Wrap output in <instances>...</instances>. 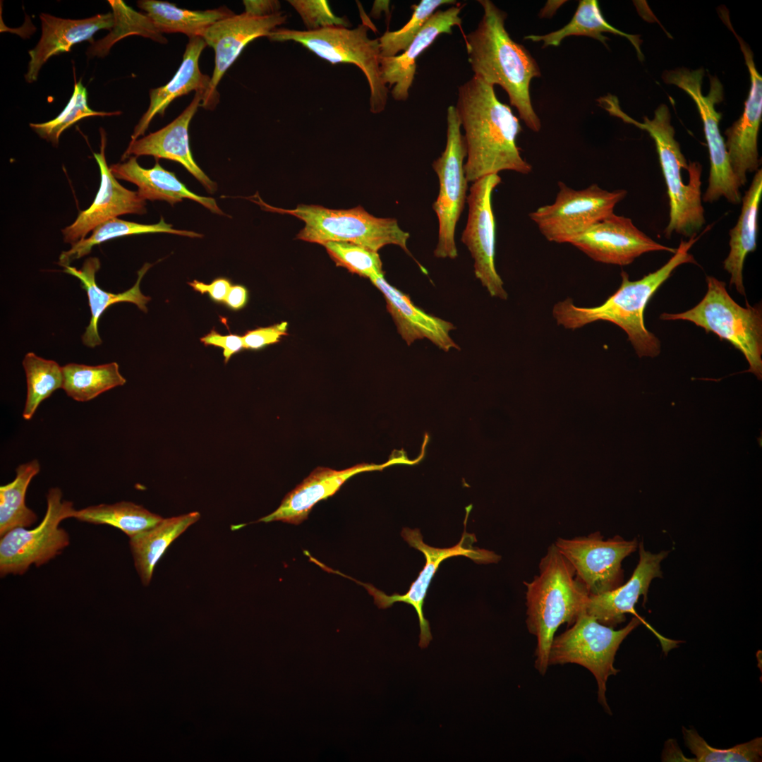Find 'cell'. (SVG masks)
I'll return each instance as SVG.
<instances>
[{
  "label": "cell",
  "instance_id": "cell-1",
  "mask_svg": "<svg viewBox=\"0 0 762 762\" xmlns=\"http://www.w3.org/2000/svg\"><path fill=\"white\" fill-rule=\"evenodd\" d=\"M455 108L465 131L468 181L502 171H531L516 145L521 131L519 119L498 99L493 85L473 75L459 87Z\"/></svg>",
  "mask_w": 762,
  "mask_h": 762
},
{
  "label": "cell",
  "instance_id": "cell-2",
  "mask_svg": "<svg viewBox=\"0 0 762 762\" xmlns=\"http://www.w3.org/2000/svg\"><path fill=\"white\" fill-rule=\"evenodd\" d=\"M478 1L483 16L477 28L464 35L473 75L502 87L527 127L538 132L541 123L532 106L529 89L531 80L541 75L539 66L526 47L507 32V13L490 0Z\"/></svg>",
  "mask_w": 762,
  "mask_h": 762
},
{
  "label": "cell",
  "instance_id": "cell-3",
  "mask_svg": "<svg viewBox=\"0 0 762 762\" xmlns=\"http://www.w3.org/2000/svg\"><path fill=\"white\" fill-rule=\"evenodd\" d=\"M698 238L699 236H694L688 241L682 240L675 253L663 266L639 280H630L629 274L622 271L619 287L599 306H577L569 298L557 303L553 306L552 315L557 325L576 329L597 321L612 322L627 333L639 357L658 356L660 342L646 329L644 310L654 293L677 267L685 263L696 264L689 250Z\"/></svg>",
  "mask_w": 762,
  "mask_h": 762
},
{
  "label": "cell",
  "instance_id": "cell-4",
  "mask_svg": "<svg viewBox=\"0 0 762 762\" xmlns=\"http://www.w3.org/2000/svg\"><path fill=\"white\" fill-rule=\"evenodd\" d=\"M539 573L526 588V626L537 640L535 667L544 675L550 646L558 627L572 624L586 610L589 593L569 561L554 543L538 565Z\"/></svg>",
  "mask_w": 762,
  "mask_h": 762
},
{
  "label": "cell",
  "instance_id": "cell-5",
  "mask_svg": "<svg viewBox=\"0 0 762 762\" xmlns=\"http://www.w3.org/2000/svg\"><path fill=\"white\" fill-rule=\"evenodd\" d=\"M620 119L647 131L655 142L669 198V222L665 236L670 238L673 233L689 238L697 236L706 222L701 190L702 167L698 162L687 164L675 138L668 107L660 104L653 119L645 116L643 122L625 113Z\"/></svg>",
  "mask_w": 762,
  "mask_h": 762
},
{
  "label": "cell",
  "instance_id": "cell-6",
  "mask_svg": "<svg viewBox=\"0 0 762 762\" xmlns=\"http://www.w3.org/2000/svg\"><path fill=\"white\" fill-rule=\"evenodd\" d=\"M641 623L658 639L665 654L677 646L678 641L662 636L643 618L634 617L624 628L615 630L599 623L584 610L569 629L554 636L548 665L576 663L591 671L597 681L598 702L612 714L605 696L606 682L610 675L619 672L613 664L621 643Z\"/></svg>",
  "mask_w": 762,
  "mask_h": 762
},
{
  "label": "cell",
  "instance_id": "cell-7",
  "mask_svg": "<svg viewBox=\"0 0 762 762\" xmlns=\"http://www.w3.org/2000/svg\"><path fill=\"white\" fill-rule=\"evenodd\" d=\"M252 200L263 210L294 216L305 223L296 238L320 245L329 241L348 242L378 252L387 245H397L408 255L410 237L394 218L376 217L363 207L332 210L320 205H299L286 210L265 203L259 195Z\"/></svg>",
  "mask_w": 762,
  "mask_h": 762
},
{
  "label": "cell",
  "instance_id": "cell-8",
  "mask_svg": "<svg viewBox=\"0 0 762 762\" xmlns=\"http://www.w3.org/2000/svg\"><path fill=\"white\" fill-rule=\"evenodd\" d=\"M707 292L691 309L679 313H664L663 320H687L730 341L745 356L749 369L762 378V311L758 305L744 308L729 295L725 283L707 276Z\"/></svg>",
  "mask_w": 762,
  "mask_h": 762
},
{
  "label": "cell",
  "instance_id": "cell-9",
  "mask_svg": "<svg viewBox=\"0 0 762 762\" xmlns=\"http://www.w3.org/2000/svg\"><path fill=\"white\" fill-rule=\"evenodd\" d=\"M368 29L365 23L353 29L343 26L306 31L276 28L267 37L275 42H298L332 64L349 63L357 66L370 86V110L378 114L385 109L389 90L381 78L379 38H369Z\"/></svg>",
  "mask_w": 762,
  "mask_h": 762
},
{
  "label": "cell",
  "instance_id": "cell-10",
  "mask_svg": "<svg viewBox=\"0 0 762 762\" xmlns=\"http://www.w3.org/2000/svg\"><path fill=\"white\" fill-rule=\"evenodd\" d=\"M703 76V68L696 70L678 68L665 71L663 79L665 83L681 88L691 97L702 119L710 158L708 187L702 200L713 202L724 198L730 203L739 204L742 198L740 186L731 169L725 140L719 127L722 114L715 107L723 99L722 85L716 76L710 75V90L704 95L702 92Z\"/></svg>",
  "mask_w": 762,
  "mask_h": 762
},
{
  "label": "cell",
  "instance_id": "cell-11",
  "mask_svg": "<svg viewBox=\"0 0 762 762\" xmlns=\"http://www.w3.org/2000/svg\"><path fill=\"white\" fill-rule=\"evenodd\" d=\"M75 511L72 502L62 500L59 488H50L46 513L39 525L32 529L16 528L1 536V576L23 574L31 564L40 567L59 555L70 543L60 523L73 518Z\"/></svg>",
  "mask_w": 762,
  "mask_h": 762
},
{
  "label": "cell",
  "instance_id": "cell-12",
  "mask_svg": "<svg viewBox=\"0 0 762 762\" xmlns=\"http://www.w3.org/2000/svg\"><path fill=\"white\" fill-rule=\"evenodd\" d=\"M555 201L529 214L542 235L550 242L571 243L593 224L614 213L627 195L623 189L612 191L593 183L575 190L562 181Z\"/></svg>",
  "mask_w": 762,
  "mask_h": 762
},
{
  "label": "cell",
  "instance_id": "cell-13",
  "mask_svg": "<svg viewBox=\"0 0 762 762\" xmlns=\"http://www.w3.org/2000/svg\"><path fill=\"white\" fill-rule=\"evenodd\" d=\"M447 123L445 148L433 163L440 186L437 199L433 205L439 224L434 255L437 258L455 259L458 256L455 229L467 198L468 181L464 164L466 146L461 133V122L453 105L447 108Z\"/></svg>",
  "mask_w": 762,
  "mask_h": 762
},
{
  "label": "cell",
  "instance_id": "cell-14",
  "mask_svg": "<svg viewBox=\"0 0 762 762\" xmlns=\"http://www.w3.org/2000/svg\"><path fill=\"white\" fill-rule=\"evenodd\" d=\"M401 535L411 547L421 552L425 559V566L419 572L416 579L411 583L406 593L401 595L395 593L388 595L370 583L358 581L337 570H334L333 572L363 586L373 597L374 603L378 608L386 609L397 602L411 605L418 618L420 627L418 645L421 648H424L429 645L433 637L430 623L424 616L423 605L428 590L441 563L448 558L456 556L466 557L478 564L497 563L500 560L501 557L492 551L473 546V543L476 542V538L474 533L466 532V520L464 531L460 541L450 548H440L425 544L419 529L412 530L409 528H404Z\"/></svg>",
  "mask_w": 762,
  "mask_h": 762
},
{
  "label": "cell",
  "instance_id": "cell-15",
  "mask_svg": "<svg viewBox=\"0 0 762 762\" xmlns=\"http://www.w3.org/2000/svg\"><path fill=\"white\" fill-rule=\"evenodd\" d=\"M554 544L572 564L589 595L603 593L622 585V562L639 545L636 538L627 540L619 536L604 540L599 531L572 538H557Z\"/></svg>",
  "mask_w": 762,
  "mask_h": 762
},
{
  "label": "cell",
  "instance_id": "cell-16",
  "mask_svg": "<svg viewBox=\"0 0 762 762\" xmlns=\"http://www.w3.org/2000/svg\"><path fill=\"white\" fill-rule=\"evenodd\" d=\"M501 181L498 174H490L471 185L461 242L471 253L476 277L491 296L506 300L508 294L495 265V222L492 207V192Z\"/></svg>",
  "mask_w": 762,
  "mask_h": 762
},
{
  "label": "cell",
  "instance_id": "cell-17",
  "mask_svg": "<svg viewBox=\"0 0 762 762\" xmlns=\"http://www.w3.org/2000/svg\"><path fill=\"white\" fill-rule=\"evenodd\" d=\"M721 19L739 42L751 80L742 115L725 131L730 164L741 188L746 183L747 173L759 169L758 135L762 118V77L756 68L751 49L735 32L729 16L725 15Z\"/></svg>",
  "mask_w": 762,
  "mask_h": 762
},
{
  "label": "cell",
  "instance_id": "cell-18",
  "mask_svg": "<svg viewBox=\"0 0 762 762\" xmlns=\"http://www.w3.org/2000/svg\"><path fill=\"white\" fill-rule=\"evenodd\" d=\"M570 244L596 262L620 266L631 264L646 253L667 251L674 254L677 250L655 241L630 218L615 213L593 224Z\"/></svg>",
  "mask_w": 762,
  "mask_h": 762
},
{
  "label": "cell",
  "instance_id": "cell-19",
  "mask_svg": "<svg viewBox=\"0 0 762 762\" xmlns=\"http://www.w3.org/2000/svg\"><path fill=\"white\" fill-rule=\"evenodd\" d=\"M100 151L94 153L100 171L99 188L91 205L61 231L64 242L71 246L86 238L88 233L106 221L123 214L146 212V200L138 191L122 186L111 172L105 157L107 138L103 128H100Z\"/></svg>",
  "mask_w": 762,
  "mask_h": 762
},
{
  "label": "cell",
  "instance_id": "cell-20",
  "mask_svg": "<svg viewBox=\"0 0 762 762\" xmlns=\"http://www.w3.org/2000/svg\"><path fill=\"white\" fill-rule=\"evenodd\" d=\"M286 18L287 16L282 11L267 16H255L244 12L219 20L207 29L202 38L215 52L210 94L216 104L219 102L216 87L244 47L256 38L268 37Z\"/></svg>",
  "mask_w": 762,
  "mask_h": 762
},
{
  "label": "cell",
  "instance_id": "cell-21",
  "mask_svg": "<svg viewBox=\"0 0 762 762\" xmlns=\"http://www.w3.org/2000/svg\"><path fill=\"white\" fill-rule=\"evenodd\" d=\"M639 560L629 580L615 589L596 595H589L586 612L599 623L615 627L625 621V615L631 613L641 618L635 610V605L641 595L647 598L651 581L662 577L660 562L668 551L654 554L645 550L639 544Z\"/></svg>",
  "mask_w": 762,
  "mask_h": 762
},
{
  "label": "cell",
  "instance_id": "cell-22",
  "mask_svg": "<svg viewBox=\"0 0 762 762\" xmlns=\"http://www.w3.org/2000/svg\"><path fill=\"white\" fill-rule=\"evenodd\" d=\"M201 103L202 96L195 93L189 105L167 126L142 138L131 140L122 160L146 155L179 162L201 183L207 192L213 193L217 185L196 164L189 144L188 126Z\"/></svg>",
  "mask_w": 762,
  "mask_h": 762
},
{
  "label": "cell",
  "instance_id": "cell-23",
  "mask_svg": "<svg viewBox=\"0 0 762 762\" xmlns=\"http://www.w3.org/2000/svg\"><path fill=\"white\" fill-rule=\"evenodd\" d=\"M463 6L436 11L401 54L380 58L381 78L385 85H394L391 94L397 101H406L416 70V60L438 36L452 33V28H461L459 13Z\"/></svg>",
  "mask_w": 762,
  "mask_h": 762
},
{
  "label": "cell",
  "instance_id": "cell-24",
  "mask_svg": "<svg viewBox=\"0 0 762 762\" xmlns=\"http://www.w3.org/2000/svg\"><path fill=\"white\" fill-rule=\"evenodd\" d=\"M40 18L41 37L37 45L28 52L30 59L25 78L29 83L37 80L41 68L50 57L70 52L75 44L83 41L92 42L97 31L111 29L114 25V17L111 13L77 20L41 13Z\"/></svg>",
  "mask_w": 762,
  "mask_h": 762
},
{
  "label": "cell",
  "instance_id": "cell-25",
  "mask_svg": "<svg viewBox=\"0 0 762 762\" xmlns=\"http://www.w3.org/2000/svg\"><path fill=\"white\" fill-rule=\"evenodd\" d=\"M206 45L202 37L189 38L181 64L172 79L165 85L150 90L149 107L135 127L131 140L145 133L156 114L163 116L173 100L191 91L202 96V107L212 109L216 106L210 94L211 77L202 73L198 66L200 56Z\"/></svg>",
  "mask_w": 762,
  "mask_h": 762
},
{
  "label": "cell",
  "instance_id": "cell-26",
  "mask_svg": "<svg viewBox=\"0 0 762 762\" xmlns=\"http://www.w3.org/2000/svg\"><path fill=\"white\" fill-rule=\"evenodd\" d=\"M370 280L382 292L397 331L408 345L417 339H427L445 351L460 349L450 335L455 328L452 322L415 306L407 294L389 284L385 275Z\"/></svg>",
  "mask_w": 762,
  "mask_h": 762
},
{
  "label": "cell",
  "instance_id": "cell-27",
  "mask_svg": "<svg viewBox=\"0 0 762 762\" xmlns=\"http://www.w3.org/2000/svg\"><path fill=\"white\" fill-rule=\"evenodd\" d=\"M378 467L358 464L341 471L318 467L284 497L275 511L260 519L258 522L279 521L298 525L307 519L318 502L334 495L350 478L361 472Z\"/></svg>",
  "mask_w": 762,
  "mask_h": 762
},
{
  "label": "cell",
  "instance_id": "cell-28",
  "mask_svg": "<svg viewBox=\"0 0 762 762\" xmlns=\"http://www.w3.org/2000/svg\"><path fill=\"white\" fill-rule=\"evenodd\" d=\"M109 169L116 179L136 185L138 194L145 200L166 201L173 205L187 198L201 204L213 213L224 214L214 198L193 193L174 172L164 169L158 162L152 168L145 169L139 165L136 157H131L126 162L111 165Z\"/></svg>",
  "mask_w": 762,
  "mask_h": 762
},
{
  "label": "cell",
  "instance_id": "cell-29",
  "mask_svg": "<svg viewBox=\"0 0 762 762\" xmlns=\"http://www.w3.org/2000/svg\"><path fill=\"white\" fill-rule=\"evenodd\" d=\"M151 267V264L145 263L138 272V279L133 286L119 294L104 291L97 284L95 275L100 268V261L96 257L86 259L79 270L71 265L63 267L64 272L77 277L80 281L81 287L86 291L88 298L91 318L82 336L83 344L94 348L102 344V341L98 331V322L102 314L109 306L116 303L129 302L136 305L141 310L147 311L146 305L151 298L142 294L140 284L142 278Z\"/></svg>",
  "mask_w": 762,
  "mask_h": 762
},
{
  "label": "cell",
  "instance_id": "cell-30",
  "mask_svg": "<svg viewBox=\"0 0 762 762\" xmlns=\"http://www.w3.org/2000/svg\"><path fill=\"white\" fill-rule=\"evenodd\" d=\"M762 196V170L755 172L749 189L742 198V210L737 222L730 231V252L723 262L730 274V286L745 296L743 284L744 260L756 248L758 213Z\"/></svg>",
  "mask_w": 762,
  "mask_h": 762
},
{
  "label": "cell",
  "instance_id": "cell-31",
  "mask_svg": "<svg viewBox=\"0 0 762 762\" xmlns=\"http://www.w3.org/2000/svg\"><path fill=\"white\" fill-rule=\"evenodd\" d=\"M200 517L198 512L164 519L130 538L135 567L143 585L151 581L154 568L170 544Z\"/></svg>",
  "mask_w": 762,
  "mask_h": 762
},
{
  "label": "cell",
  "instance_id": "cell-32",
  "mask_svg": "<svg viewBox=\"0 0 762 762\" xmlns=\"http://www.w3.org/2000/svg\"><path fill=\"white\" fill-rule=\"evenodd\" d=\"M138 6L153 23L160 33L181 32L189 38L202 37L207 29L217 21L234 13L226 7L205 11L178 8L168 1L141 0Z\"/></svg>",
  "mask_w": 762,
  "mask_h": 762
},
{
  "label": "cell",
  "instance_id": "cell-33",
  "mask_svg": "<svg viewBox=\"0 0 762 762\" xmlns=\"http://www.w3.org/2000/svg\"><path fill=\"white\" fill-rule=\"evenodd\" d=\"M603 32L625 37L635 47L639 59H643L639 36L624 32L608 23L596 0H580L571 20L560 30L543 35H527L524 37V40L535 42H543L542 47L545 48L548 46H558L564 38L569 36H586L595 39L607 47L608 39L603 35Z\"/></svg>",
  "mask_w": 762,
  "mask_h": 762
},
{
  "label": "cell",
  "instance_id": "cell-34",
  "mask_svg": "<svg viewBox=\"0 0 762 762\" xmlns=\"http://www.w3.org/2000/svg\"><path fill=\"white\" fill-rule=\"evenodd\" d=\"M148 233H169L190 238L202 236V234L194 231L175 229L171 224L166 223L163 217H161L158 223L154 224H143L116 217L99 224L92 231L89 237L72 245L69 250L63 251L59 255V264L62 267L70 265L73 260L88 255L94 246L107 241L121 236Z\"/></svg>",
  "mask_w": 762,
  "mask_h": 762
},
{
  "label": "cell",
  "instance_id": "cell-35",
  "mask_svg": "<svg viewBox=\"0 0 762 762\" xmlns=\"http://www.w3.org/2000/svg\"><path fill=\"white\" fill-rule=\"evenodd\" d=\"M62 371L61 389L69 397L81 402L90 401L126 382L116 362L98 365L71 363L62 366Z\"/></svg>",
  "mask_w": 762,
  "mask_h": 762
},
{
  "label": "cell",
  "instance_id": "cell-36",
  "mask_svg": "<svg viewBox=\"0 0 762 762\" xmlns=\"http://www.w3.org/2000/svg\"><path fill=\"white\" fill-rule=\"evenodd\" d=\"M40 471L37 459L22 464L13 481L0 487V536L11 530L28 528L37 520V514L25 504V495L32 479Z\"/></svg>",
  "mask_w": 762,
  "mask_h": 762
},
{
  "label": "cell",
  "instance_id": "cell-37",
  "mask_svg": "<svg viewBox=\"0 0 762 762\" xmlns=\"http://www.w3.org/2000/svg\"><path fill=\"white\" fill-rule=\"evenodd\" d=\"M73 518L93 524H107L121 530L129 538L149 529L163 518L131 502L99 504L76 510Z\"/></svg>",
  "mask_w": 762,
  "mask_h": 762
},
{
  "label": "cell",
  "instance_id": "cell-38",
  "mask_svg": "<svg viewBox=\"0 0 762 762\" xmlns=\"http://www.w3.org/2000/svg\"><path fill=\"white\" fill-rule=\"evenodd\" d=\"M108 2L113 10L114 25L106 37L92 42L87 52L89 56H106L113 44L131 35H141L159 43L167 42L146 14L135 11L121 0Z\"/></svg>",
  "mask_w": 762,
  "mask_h": 762
},
{
  "label": "cell",
  "instance_id": "cell-39",
  "mask_svg": "<svg viewBox=\"0 0 762 762\" xmlns=\"http://www.w3.org/2000/svg\"><path fill=\"white\" fill-rule=\"evenodd\" d=\"M27 381V397L23 411L25 420L32 419L40 404L54 392L62 388L63 371L56 361L28 353L23 361Z\"/></svg>",
  "mask_w": 762,
  "mask_h": 762
},
{
  "label": "cell",
  "instance_id": "cell-40",
  "mask_svg": "<svg viewBox=\"0 0 762 762\" xmlns=\"http://www.w3.org/2000/svg\"><path fill=\"white\" fill-rule=\"evenodd\" d=\"M682 734L685 745L695 756L694 758L684 761L692 762L761 761V737H756L729 749H716L710 746L693 727L687 729L682 727Z\"/></svg>",
  "mask_w": 762,
  "mask_h": 762
},
{
  "label": "cell",
  "instance_id": "cell-41",
  "mask_svg": "<svg viewBox=\"0 0 762 762\" xmlns=\"http://www.w3.org/2000/svg\"><path fill=\"white\" fill-rule=\"evenodd\" d=\"M117 111H97L90 108L87 92L81 80L75 81L71 97L62 111L54 119L44 123H30V128L42 138L56 146L61 133L78 121L90 116H110L121 114Z\"/></svg>",
  "mask_w": 762,
  "mask_h": 762
},
{
  "label": "cell",
  "instance_id": "cell-42",
  "mask_svg": "<svg viewBox=\"0 0 762 762\" xmlns=\"http://www.w3.org/2000/svg\"><path fill=\"white\" fill-rule=\"evenodd\" d=\"M455 2L452 0H421L418 4L412 6L413 13L406 25L398 30L387 31L379 38L380 56L390 57L404 52L438 7Z\"/></svg>",
  "mask_w": 762,
  "mask_h": 762
},
{
  "label": "cell",
  "instance_id": "cell-43",
  "mask_svg": "<svg viewBox=\"0 0 762 762\" xmlns=\"http://www.w3.org/2000/svg\"><path fill=\"white\" fill-rule=\"evenodd\" d=\"M322 246L337 266L353 274L369 279L385 275L377 252L348 242L329 241Z\"/></svg>",
  "mask_w": 762,
  "mask_h": 762
},
{
  "label": "cell",
  "instance_id": "cell-44",
  "mask_svg": "<svg viewBox=\"0 0 762 762\" xmlns=\"http://www.w3.org/2000/svg\"><path fill=\"white\" fill-rule=\"evenodd\" d=\"M288 2L301 16L308 30L330 26H349L347 20L332 13L327 1L291 0Z\"/></svg>",
  "mask_w": 762,
  "mask_h": 762
},
{
  "label": "cell",
  "instance_id": "cell-45",
  "mask_svg": "<svg viewBox=\"0 0 762 762\" xmlns=\"http://www.w3.org/2000/svg\"><path fill=\"white\" fill-rule=\"evenodd\" d=\"M287 328L288 323L282 322L269 327L249 330L242 336L244 349L259 350L268 345L276 344L283 336L287 334Z\"/></svg>",
  "mask_w": 762,
  "mask_h": 762
},
{
  "label": "cell",
  "instance_id": "cell-46",
  "mask_svg": "<svg viewBox=\"0 0 762 762\" xmlns=\"http://www.w3.org/2000/svg\"><path fill=\"white\" fill-rule=\"evenodd\" d=\"M200 341L205 346H214L222 348L225 363L230 360L234 354L244 349L242 336L234 334L222 335L214 329H212L205 336L201 337Z\"/></svg>",
  "mask_w": 762,
  "mask_h": 762
},
{
  "label": "cell",
  "instance_id": "cell-47",
  "mask_svg": "<svg viewBox=\"0 0 762 762\" xmlns=\"http://www.w3.org/2000/svg\"><path fill=\"white\" fill-rule=\"evenodd\" d=\"M188 284L194 291L201 294H207L210 298L216 303H224L231 287L230 280L225 277H219L214 279L212 283L207 284L198 280H193Z\"/></svg>",
  "mask_w": 762,
  "mask_h": 762
},
{
  "label": "cell",
  "instance_id": "cell-48",
  "mask_svg": "<svg viewBox=\"0 0 762 762\" xmlns=\"http://www.w3.org/2000/svg\"><path fill=\"white\" fill-rule=\"evenodd\" d=\"M246 13L255 16H267L280 12L279 1L274 0H245Z\"/></svg>",
  "mask_w": 762,
  "mask_h": 762
},
{
  "label": "cell",
  "instance_id": "cell-49",
  "mask_svg": "<svg viewBox=\"0 0 762 762\" xmlns=\"http://www.w3.org/2000/svg\"><path fill=\"white\" fill-rule=\"evenodd\" d=\"M248 292L242 285H234L230 288L224 303L232 310H239L248 302Z\"/></svg>",
  "mask_w": 762,
  "mask_h": 762
}]
</instances>
